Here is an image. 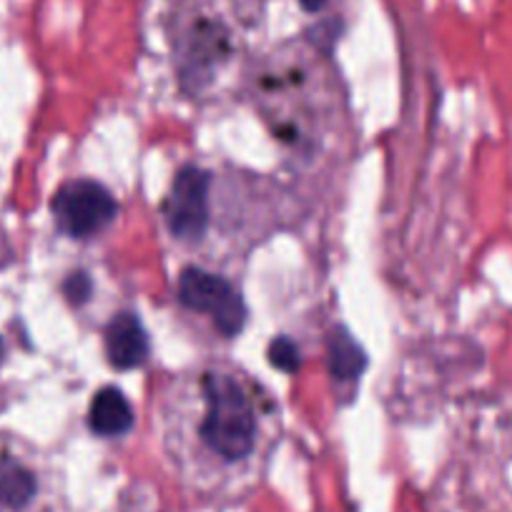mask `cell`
Returning <instances> with one entry per match:
<instances>
[{
    "mask_svg": "<svg viewBox=\"0 0 512 512\" xmlns=\"http://www.w3.org/2000/svg\"><path fill=\"white\" fill-rule=\"evenodd\" d=\"M204 412L196 427L199 455L184 465L194 490L224 495L246 475L259 442L256 410L244 384L226 372H209L201 379Z\"/></svg>",
    "mask_w": 512,
    "mask_h": 512,
    "instance_id": "obj_1",
    "label": "cell"
},
{
    "mask_svg": "<svg viewBox=\"0 0 512 512\" xmlns=\"http://www.w3.org/2000/svg\"><path fill=\"white\" fill-rule=\"evenodd\" d=\"M236 46V28L224 0H184L176 6V51L191 76H206Z\"/></svg>",
    "mask_w": 512,
    "mask_h": 512,
    "instance_id": "obj_2",
    "label": "cell"
},
{
    "mask_svg": "<svg viewBox=\"0 0 512 512\" xmlns=\"http://www.w3.org/2000/svg\"><path fill=\"white\" fill-rule=\"evenodd\" d=\"M116 201L111 191L91 179L68 181L53 199V216L63 234L73 239H86L98 234L116 219Z\"/></svg>",
    "mask_w": 512,
    "mask_h": 512,
    "instance_id": "obj_3",
    "label": "cell"
},
{
    "mask_svg": "<svg viewBox=\"0 0 512 512\" xmlns=\"http://www.w3.org/2000/svg\"><path fill=\"white\" fill-rule=\"evenodd\" d=\"M179 302L194 312L209 314L224 337H236L244 329L246 309L239 292L226 279L204 269H184L179 277Z\"/></svg>",
    "mask_w": 512,
    "mask_h": 512,
    "instance_id": "obj_4",
    "label": "cell"
},
{
    "mask_svg": "<svg viewBox=\"0 0 512 512\" xmlns=\"http://www.w3.org/2000/svg\"><path fill=\"white\" fill-rule=\"evenodd\" d=\"M211 176L199 166H184L171 184L164 214L169 231L179 241H196L209 224Z\"/></svg>",
    "mask_w": 512,
    "mask_h": 512,
    "instance_id": "obj_5",
    "label": "cell"
},
{
    "mask_svg": "<svg viewBox=\"0 0 512 512\" xmlns=\"http://www.w3.org/2000/svg\"><path fill=\"white\" fill-rule=\"evenodd\" d=\"M108 362L118 369L139 367L149 357V337L134 312H121L106 327Z\"/></svg>",
    "mask_w": 512,
    "mask_h": 512,
    "instance_id": "obj_6",
    "label": "cell"
},
{
    "mask_svg": "<svg viewBox=\"0 0 512 512\" xmlns=\"http://www.w3.org/2000/svg\"><path fill=\"white\" fill-rule=\"evenodd\" d=\"M43 495L41 477L26 462L6 457L0 460V510L31 512Z\"/></svg>",
    "mask_w": 512,
    "mask_h": 512,
    "instance_id": "obj_7",
    "label": "cell"
},
{
    "mask_svg": "<svg viewBox=\"0 0 512 512\" xmlns=\"http://www.w3.org/2000/svg\"><path fill=\"white\" fill-rule=\"evenodd\" d=\"M88 425L98 437L126 435L134 427V410L123 397V392H118L116 387H103L91 402Z\"/></svg>",
    "mask_w": 512,
    "mask_h": 512,
    "instance_id": "obj_8",
    "label": "cell"
},
{
    "mask_svg": "<svg viewBox=\"0 0 512 512\" xmlns=\"http://www.w3.org/2000/svg\"><path fill=\"white\" fill-rule=\"evenodd\" d=\"M327 364L332 377L337 379H357L359 374L367 367V357H364V349L349 337V332L344 327H337L332 332V337L327 339Z\"/></svg>",
    "mask_w": 512,
    "mask_h": 512,
    "instance_id": "obj_9",
    "label": "cell"
},
{
    "mask_svg": "<svg viewBox=\"0 0 512 512\" xmlns=\"http://www.w3.org/2000/svg\"><path fill=\"white\" fill-rule=\"evenodd\" d=\"M269 359H272L274 367H279L282 372L294 374L299 369V349L292 339L279 337L269 344Z\"/></svg>",
    "mask_w": 512,
    "mask_h": 512,
    "instance_id": "obj_10",
    "label": "cell"
},
{
    "mask_svg": "<svg viewBox=\"0 0 512 512\" xmlns=\"http://www.w3.org/2000/svg\"><path fill=\"white\" fill-rule=\"evenodd\" d=\"M91 292L93 284L91 279H88V274L83 272H73L71 277L63 282V294H66V299L71 304H86L88 299H91Z\"/></svg>",
    "mask_w": 512,
    "mask_h": 512,
    "instance_id": "obj_11",
    "label": "cell"
},
{
    "mask_svg": "<svg viewBox=\"0 0 512 512\" xmlns=\"http://www.w3.org/2000/svg\"><path fill=\"white\" fill-rule=\"evenodd\" d=\"M3 354H6V344H3V339H0V362H3Z\"/></svg>",
    "mask_w": 512,
    "mask_h": 512,
    "instance_id": "obj_12",
    "label": "cell"
}]
</instances>
